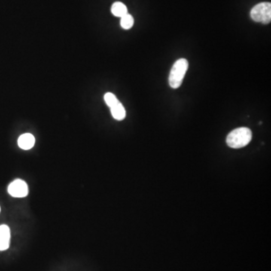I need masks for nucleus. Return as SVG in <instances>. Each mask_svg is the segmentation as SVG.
Masks as SVG:
<instances>
[{
  "label": "nucleus",
  "instance_id": "nucleus-1",
  "mask_svg": "<svg viewBox=\"0 0 271 271\" xmlns=\"http://www.w3.org/2000/svg\"><path fill=\"white\" fill-rule=\"evenodd\" d=\"M252 140V131L247 128L234 130L228 135V146L232 148H240L246 146Z\"/></svg>",
  "mask_w": 271,
  "mask_h": 271
},
{
  "label": "nucleus",
  "instance_id": "nucleus-2",
  "mask_svg": "<svg viewBox=\"0 0 271 271\" xmlns=\"http://www.w3.org/2000/svg\"><path fill=\"white\" fill-rule=\"evenodd\" d=\"M188 69V62L187 60L182 58L176 61L171 69L169 76V84L172 88L177 89L182 86Z\"/></svg>",
  "mask_w": 271,
  "mask_h": 271
},
{
  "label": "nucleus",
  "instance_id": "nucleus-3",
  "mask_svg": "<svg viewBox=\"0 0 271 271\" xmlns=\"http://www.w3.org/2000/svg\"><path fill=\"white\" fill-rule=\"evenodd\" d=\"M250 16L254 22L268 24L271 22L270 2H260L254 6L250 12Z\"/></svg>",
  "mask_w": 271,
  "mask_h": 271
},
{
  "label": "nucleus",
  "instance_id": "nucleus-4",
  "mask_svg": "<svg viewBox=\"0 0 271 271\" xmlns=\"http://www.w3.org/2000/svg\"><path fill=\"white\" fill-rule=\"evenodd\" d=\"M28 184L22 180H14L8 187V194L13 198H25L28 196Z\"/></svg>",
  "mask_w": 271,
  "mask_h": 271
},
{
  "label": "nucleus",
  "instance_id": "nucleus-5",
  "mask_svg": "<svg viewBox=\"0 0 271 271\" xmlns=\"http://www.w3.org/2000/svg\"><path fill=\"white\" fill-rule=\"evenodd\" d=\"M10 228L6 224L0 226V251H5L10 248Z\"/></svg>",
  "mask_w": 271,
  "mask_h": 271
},
{
  "label": "nucleus",
  "instance_id": "nucleus-6",
  "mask_svg": "<svg viewBox=\"0 0 271 271\" xmlns=\"http://www.w3.org/2000/svg\"><path fill=\"white\" fill-rule=\"evenodd\" d=\"M35 138L34 136L31 134H22L18 140V146L22 150H30L35 145Z\"/></svg>",
  "mask_w": 271,
  "mask_h": 271
},
{
  "label": "nucleus",
  "instance_id": "nucleus-7",
  "mask_svg": "<svg viewBox=\"0 0 271 271\" xmlns=\"http://www.w3.org/2000/svg\"><path fill=\"white\" fill-rule=\"evenodd\" d=\"M110 108H111L112 116L116 120H122L126 117V111H125L124 107L120 102Z\"/></svg>",
  "mask_w": 271,
  "mask_h": 271
},
{
  "label": "nucleus",
  "instance_id": "nucleus-8",
  "mask_svg": "<svg viewBox=\"0 0 271 271\" xmlns=\"http://www.w3.org/2000/svg\"><path fill=\"white\" fill-rule=\"evenodd\" d=\"M111 12L116 17L122 18L128 14V8L122 2H116L112 6Z\"/></svg>",
  "mask_w": 271,
  "mask_h": 271
},
{
  "label": "nucleus",
  "instance_id": "nucleus-9",
  "mask_svg": "<svg viewBox=\"0 0 271 271\" xmlns=\"http://www.w3.org/2000/svg\"><path fill=\"white\" fill-rule=\"evenodd\" d=\"M134 19L130 14H126L120 18V26L123 29L129 30L134 26Z\"/></svg>",
  "mask_w": 271,
  "mask_h": 271
},
{
  "label": "nucleus",
  "instance_id": "nucleus-10",
  "mask_svg": "<svg viewBox=\"0 0 271 271\" xmlns=\"http://www.w3.org/2000/svg\"><path fill=\"white\" fill-rule=\"evenodd\" d=\"M104 100H105L106 104L110 108H112V107L114 106L119 102L118 100L117 99L116 95L113 94L112 93L106 94L104 95Z\"/></svg>",
  "mask_w": 271,
  "mask_h": 271
},
{
  "label": "nucleus",
  "instance_id": "nucleus-11",
  "mask_svg": "<svg viewBox=\"0 0 271 271\" xmlns=\"http://www.w3.org/2000/svg\"><path fill=\"white\" fill-rule=\"evenodd\" d=\"M0 212H1V208H0Z\"/></svg>",
  "mask_w": 271,
  "mask_h": 271
}]
</instances>
